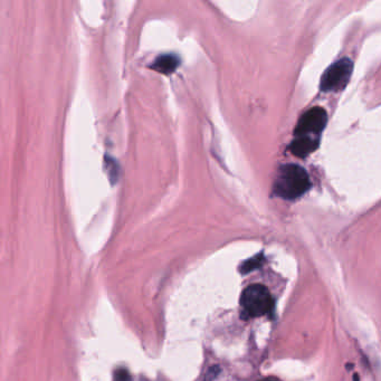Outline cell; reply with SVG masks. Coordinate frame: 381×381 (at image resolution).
Returning <instances> with one entry per match:
<instances>
[{"instance_id": "cell-1", "label": "cell", "mask_w": 381, "mask_h": 381, "mask_svg": "<svg viewBox=\"0 0 381 381\" xmlns=\"http://www.w3.org/2000/svg\"><path fill=\"white\" fill-rule=\"evenodd\" d=\"M311 187L308 172L298 165H284L278 169L274 182V192L278 197L294 200L301 197Z\"/></svg>"}, {"instance_id": "cell-2", "label": "cell", "mask_w": 381, "mask_h": 381, "mask_svg": "<svg viewBox=\"0 0 381 381\" xmlns=\"http://www.w3.org/2000/svg\"><path fill=\"white\" fill-rule=\"evenodd\" d=\"M241 304L246 317H262L272 310L273 298L266 286L254 284L245 288L241 294Z\"/></svg>"}, {"instance_id": "cell-3", "label": "cell", "mask_w": 381, "mask_h": 381, "mask_svg": "<svg viewBox=\"0 0 381 381\" xmlns=\"http://www.w3.org/2000/svg\"><path fill=\"white\" fill-rule=\"evenodd\" d=\"M353 71V63L349 58H343L330 65L321 78V83H320L321 91H343L350 80Z\"/></svg>"}, {"instance_id": "cell-4", "label": "cell", "mask_w": 381, "mask_h": 381, "mask_svg": "<svg viewBox=\"0 0 381 381\" xmlns=\"http://www.w3.org/2000/svg\"><path fill=\"white\" fill-rule=\"evenodd\" d=\"M328 115L322 108H313L306 112L296 125L294 135L296 137H313L318 139L324 127L327 125Z\"/></svg>"}, {"instance_id": "cell-5", "label": "cell", "mask_w": 381, "mask_h": 381, "mask_svg": "<svg viewBox=\"0 0 381 381\" xmlns=\"http://www.w3.org/2000/svg\"><path fill=\"white\" fill-rule=\"evenodd\" d=\"M180 65V58L174 53H166L157 56L151 64V70L164 75H170Z\"/></svg>"}, {"instance_id": "cell-6", "label": "cell", "mask_w": 381, "mask_h": 381, "mask_svg": "<svg viewBox=\"0 0 381 381\" xmlns=\"http://www.w3.org/2000/svg\"><path fill=\"white\" fill-rule=\"evenodd\" d=\"M319 147V140L313 137H296L293 142L291 143V151L294 156L298 158H306L317 150Z\"/></svg>"}, {"instance_id": "cell-7", "label": "cell", "mask_w": 381, "mask_h": 381, "mask_svg": "<svg viewBox=\"0 0 381 381\" xmlns=\"http://www.w3.org/2000/svg\"><path fill=\"white\" fill-rule=\"evenodd\" d=\"M263 263H264V255L261 253V254L255 255L252 259L245 261L239 267V272L241 274H247V273L252 272V271L257 270L259 267L262 266Z\"/></svg>"}, {"instance_id": "cell-8", "label": "cell", "mask_w": 381, "mask_h": 381, "mask_svg": "<svg viewBox=\"0 0 381 381\" xmlns=\"http://www.w3.org/2000/svg\"><path fill=\"white\" fill-rule=\"evenodd\" d=\"M105 170H107L108 176H109L110 180L112 182H117L119 180L120 176V167L115 159L111 158V157H105Z\"/></svg>"}, {"instance_id": "cell-9", "label": "cell", "mask_w": 381, "mask_h": 381, "mask_svg": "<svg viewBox=\"0 0 381 381\" xmlns=\"http://www.w3.org/2000/svg\"><path fill=\"white\" fill-rule=\"evenodd\" d=\"M115 381H131V377L127 370H118L115 374Z\"/></svg>"}, {"instance_id": "cell-10", "label": "cell", "mask_w": 381, "mask_h": 381, "mask_svg": "<svg viewBox=\"0 0 381 381\" xmlns=\"http://www.w3.org/2000/svg\"><path fill=\"white\" fill-rule=\"evenodd\" d=\"M218 374H219V369H218L217 367H214V368L210 369L209 372H208V376L207 378H206V380H213Z\"/></svg>"}, {"instance_id": "cell-11", "label": "cell", "mask_w": 381, "mask_h": 381, "mask_svg": "<svg viewBox=\"0 0 381 381\" xmlns=\"http://www.w3.org/2000/svg\"><path fill=\"white\" fill-rule=\"evenodd\" d=\"M353 381H359V375L358 374L353 375Z\"/></svg>"}, {"instance_id": "cell-12", "label": "cell", "mask_w": 381, "mask_h": 381, "mask_svg": "<svg viewBox=\"0 0 381 381\" xmlns=\"http://www.w3.org/2000/svg\"><path fill=\"white\" fill-rule=\"evenodd\" d=\"M353 365H348L347 368L348 369H351V368H353Z\"/></svg>"}, {"instance_id": "cell-13", "label": "cell", "mask_w": 381, "mask_h": 381, "mask_svg": "<svg viewBox=\"0 0 381 381\" xmlns=\"http://www.w3.org/2000/svg\"><path fill=\"white\" fill-rule=\"evenodd\" d=\"M264 381H268V380H264Z\"/></svg>"}]
</instances>
